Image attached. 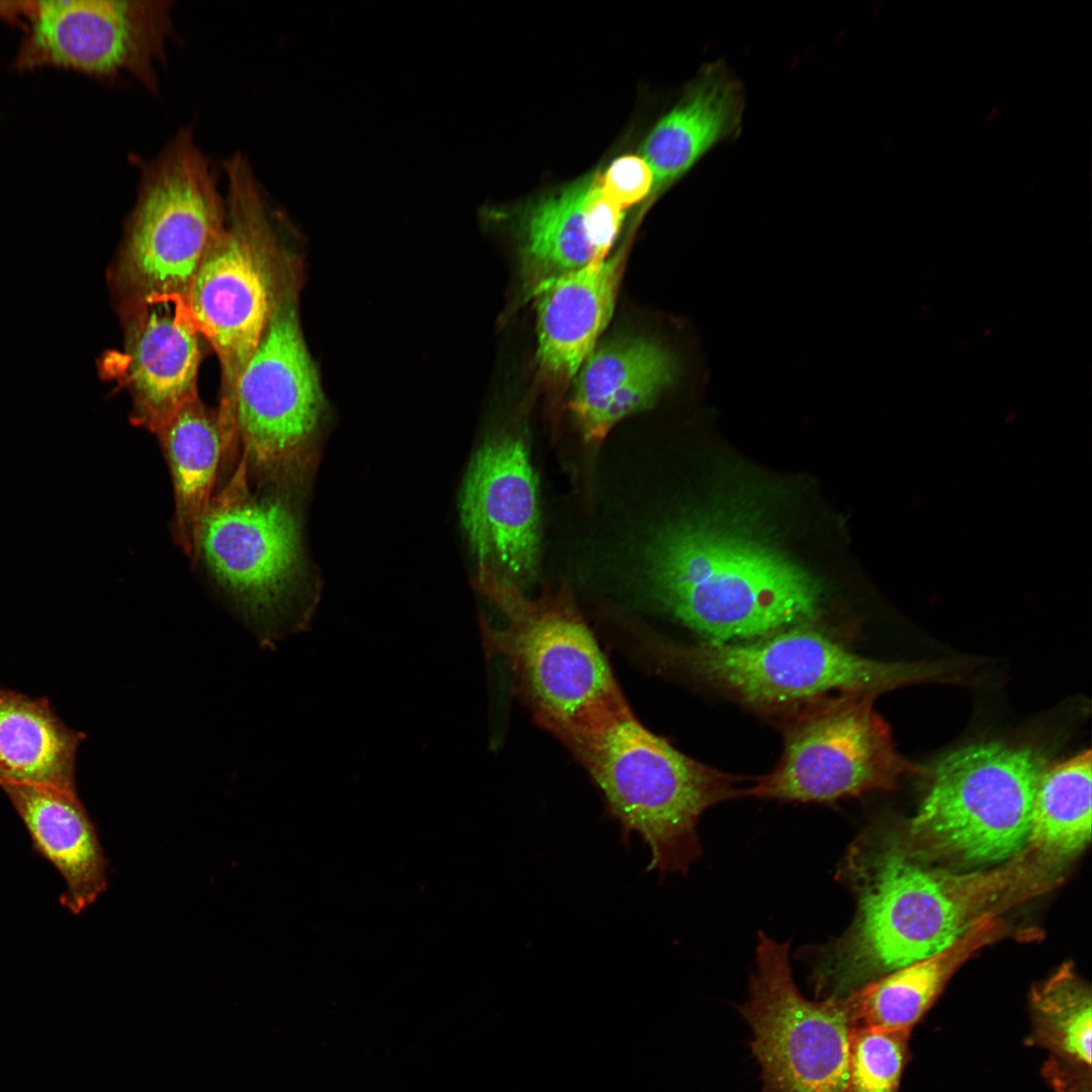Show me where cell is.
<instances>
[{"label": "cell", "mask_w": 1092, "mask_h": 1092, "mask_svg": "<svg viewBox=\"0 0 1092 1092\" xmlns=\"http://www.w3.org/2000/svg\"><path fill=\"white\" fill-rule=\"evenodd\" d=\"M836 879L853 893L856 911L839 936L810 948L811 979L822 999L929 957L983 918L1057 882L1024 849L997 867L950 871L882 825L849 845Z\"/></svg>", "instance_id": "6da1fadb"}, {"label": "cell", "mask_w": 1092, "mask_h": 1092, "mask_svg": "<svg viewBox=\"0 0 1092 1092\" xmlns=\"http://www.w3.org/2000/svg\"><path fill=\"white\" fill-rule=\"evenodd\" d=\"M655 597L711 642L751 641L810 619L821 589L802 566L722 514L665 525L647 550Z\"/></svg>", "instance_id": "7a4b0ae2"}, {"label": "cell", "mask_w": 1092, "mask_h": 1092, "mask_svg": "<svg viewBox=\"0 0 1092 1092\" xmlns=\"http://www.w3.org/2000/svg\"><path fill=\"white\" fill-rule=\"evenodd\" d=\"M564 744L603 793L620 841L628 844L636 833L650 849L648 872L687 874L702 854L701 816L745 794L739 778L678 751L645 728L629 705Z\"/></svg>", "instance_id": "3957f363"}, {"label": "cell", "mask_w": 1092, "mask_h": 1092, "mask_svg": "<svg viewBox=\"0 0 1092 1092\" xmlns=\"http://www.w3.org/2000/svg\"><path fill=\"white\" fill-rule=\"evenodd\" d=\"M476 584L507 620L486 631L488 646L507 659L543 727L564 742L628 705L566 582L530 599L478 568Z\"/></svg>", "instance_id": "277c9868"}, {"label": "cell", "mask_w": 1092, "mask_h": 1092, "mask_svg": "<svg viewBox=\"0 0 1092 1092\" xmlns=\"http://www.w3.org/2000/svg\"><path fill=\"white\" fill-rule=\"evenodd\" d=\"M652 647L662 664L766 710L793 709L839 694L878 696L912 684L948 679L953 672L945 663L871 659L806 628L744 643L655 639Z\"/></svg>", "instance_id": "5b68a950"}, {"label": "cell", "mask_w": 1092, "mask_h": 1092, "mask_svg": "<svg viewBox=\"0 0 1092 1092\" xmlns=\"http://www.w3.org/2000/svg\"><path fill=\"white\" fill-rule=\"evenodd\" d=\"M1048 767L1029 746L979 743L947 753L908 825L907 844L964 866L1005 862L1026 846L1038 781Z\"/></svg>", "instance_id": "8992f818"}, {"label": "cell", "mask_w": 1092, "mask_h": 1092, "mask_svg": "<svg viewBox=\"0 0 1092 1092\" xmlns=\"http://www.w3.org/2000/svg\"><path fill=\"white\" fill-rule=\"evenodd\" d=\"M228 219L207 250L186 302L221 369V433L236 435L234 398L238 378L268 323L278 290L272 264V232L263 189L242 154L223 162Z\"/></svg>", "instance_id": "52a82bcc"}, {"label": "cell", "mask_w": 1092, "mask_h": 1092, "mask_svg": "<svg viewBox=\"0 0 1092 1092\" xmlns=\"http://www.w3.org/2000/svg\"><path fill=\"white\" fill-rule=\"evenodd\" d=\"M213 168L182 127L148 161L112 280L126 302L150 295L184 298L225 221Z\"/></svg>", "instance_id": "ba28073f"}, {"label": "cell", "mask_w": 1092, "mask_h": 1092, "mask_svg": "<svg viewBox=\"0 0 1092 1092\" xmlns=\"http://www.w3.org/2000/svg\"><path fill=\"white\" fill-rule=\"evenodd\" d=\"M875 697L839 694L795 708L784 726L780 761L745 793L827 803L892 790L906 774L921 770L898 753Z\"/></svg>", "instance_id": "9c48e42d"}, {"label": "cell", "mask_w": 1092, "mask_h": 1092, "mask_svg": "<svg viewBox=\"0 0 1092 1092\" xmlns=\"http://www.w3.org/2000/svg\"><path fill=\"white\" fill-rule=\"evenodd\" d=\"M789 953V941L758 933L749 997L739 1008L752 1030L761 1092H845L858 1027L853 995L807 999L795 984Z\"/></svg>", "instance_id": "30bf717a"}, {"label": "cell", "mask_w": 1092, "mask_h": 1092, "mask_svg": "<svg viewBox=\"0 0 1092 1092\" xmlns=\"http://www.w3.org/2000/svg\"><path fill=\"white\" fill-rule=\"evenodd\" d=\"M18 70L72 69L100 80L126 74L159 90V66L175 34L169 0L30 1Z\"/></svg>", "instance_id": "8fae6325"}, {"label": "cell", "mask_w": 1092, "mask_h": 1092, "mask_svg": "<svg viewBox=\"0 0 1092 1092\" xmlns=\"http://www.w3.org/2000/svg\"><path fill=\"white\" fill-rule=\"evenodd\" d=\"M322 394L291 294L276 293L262 337L235 389L234 418L248 468L264 477L299 457L318 419Z\"/></svg>", "instance_id": "7c38bea8"}, {"label": "cell", "mask_w": 1092, "mask_h": 1092, "mask_svg": "<svg viewBox=\"0 0 1092 1092\" xmlns=\"http://www.w3.org/2000/svg\"><path fill=\"white\" fill-rule=\"evenodd\" d=\"M200 553L216 578L250 611L277 608L299 559V529L291 509L275 496L253 493L246 458L210 500Z\"/></svg>", "instance_id": "4fadbf2b"}, {"label": "cell", "mask_w": 1092, "mask_h": 1092, "mask_svg": "<svg viewBox=\"0 0 1092 1092\" xmlns=\"http://www.w3.org/2000/svg\"><path fill=\"white\" fill-rule=\"evenodd\" d=\"M460 515L478 568L519 588L534 579L540 560L539 492L522 434L500 433L478 449L463 482Z\"/></svg>", "instance_id": "5bb4252c"}, {"label": "cell", "mask_w": 1092, "mask_h": 1092, "mask_svg": "<svg viewBox=\"0 0 1092 1092\" xmlns=\"http://www.w3.org/2000/svg\"><path fill=\"white\" fill-rule=\"evenodd\" d=\"M126 303L123 350L104 359V370L128 390L132 422L157 433L197 396L200 332L180 295H150Z\"/></svg>", "instance_id": "9a60e30c"}, {"label": "cell", "mask_w": 1092, "mask_h": 1092, "mask_svg": "<svg viewBox=\"0 0 1092 1092\" xmlns=\"http://www.w3.org/2000/svg\"><path fill=\"white\" fill-rule=\"evenodd\" d=\"M681 376L663 344L622 337L596 347L581 364L568 403L585 443L597 445L623 419L652 406Z\"/></svg>", "instance_id": "2e32d148"}, {"label": "cell", "mask_w": 1092, "mask_h": 1092, "mask_svg": "<svg viewBox=\"0 0 1092 1092\" xmlns=\"http://www.w3.org/2000/svg\"><path fill=\"white\" fill-rule=\"evenodd\" d=\"M624 251L549 280L532 292L537 359L558 380L575 376L612 317Z\"/></svg>", "instance_id": "e0dca14e"}, {"label": "cell", "mask_w": 1092, "mask_h": 1092, "mask_svg": "<svg viewBox=\"0 0 1092 1092\" xmlns=\"http://www.w3.org/2000/svg\"><path fill=\"white\" fill-rule=\"evenodd\" d=\"M35 852L61 875L60 903L80 914L107 889V859L77 793L34 785L1 786Z\"/></svg>", "instance_id": "ac0fdd59"}, {"label": "cell", "mask_w": 1092, "mask_h": 1092, "mask_svg": "<svg viewBox=\"0 0 1092 1092\" xmlns=\"http://www.w3.org/2000/svg\"><path fill=\"white\" fill-rule=\"evenodd\" d=\"M744 104L743 87L725 64L705 66L642 145L641 156L653 174V191L670 185L711 148L735 135Z\"/></svg>", "instance_id": "d6986e66"}, {"label": "cell", "mask_w": 1092, "mask_h": 1092, "mask_svg": "<svg viewBox=\"0 0 1092 1092\" xmlns=\"http://www.w3.org/2000/svg\"><path fill=\"white\" fill-rule=\"evenodd\" d=\"M1003 931L997 915H989L945 948L851 992L858 1027L912 1031L954 972Z\"/></svg>", "instance_id": "ffe728a7"}, {"label": "cell", "mask_w": 1092, "mask_h": 1092, "mask_svg": "<svg viewBox=\"0 0 1092 1092\" xmlns=\"http://www.w3.org/2000/svg\"><path fill=\"white\" fill-rule=\"evenodd\" d=\"M82 738L47 699L0 688V787L34 785L76 793L75 758Z\"/></svg>", "instance_id": "44dd1931"}, {"label": "cell", "mask_w": 1092, "mask_h": 1092, "mask_svg": "<svg viewBox=\"0 0 1092 1092\" xmlns=\"http://www.w3.org/2000/svg\"><path fill=\"white\" fill-rule=\"evenodd\" d=\"M157 434L173 477L174 536L186 554L198 558L202 524L222 454L218 417L195 396L182 404Z\"/></svg>", "instance_id": "7402d4cb"}, {"label": "cell", "mask_w": 1092, "mask_h": 1092, "mask_svg": "<svg viewBox=\"0 0 1092 1092\" xmlns=\"http://www.w3.org/2000/svg\"><path fill=\"white\" fill-rule=\"evenodd\" d=\"M1090 749L1046 767L1035 792L1026 852L1059 876L1091 838Z\"/></svg>", "instance_id": "603a6c76"}, {"label": "cell", "mask_w": 1092, "mask_h": 1092, "mask_svg": "<svg viewBox=\"0 0 1092 1092\" xmlns=\"http://www.w3.org/2000/svg\"><path fill=\"white\" fill-rule=\"evenodd\" d=\"M596 172L531 203L521 217L522 265L531 292L594 261L583 200Z\"/></svg>", "instance_id": "cb8c5ba5"}, {"label": "cell", "mask_w": 1092, "mask_h": 1092, "mask_svg": "<svg viewBox=\"0 0 1092 1092\" xmlns=\"http://www.w3.org/2000/svg\"><path fill=\"white\" fill-rule=\"evenodd\" d=\"M1029 1011L1026 1045L1046 1051L1049 1059L1091 1068V989L1072 964L1032 987Z\"/></svg>", "instance_id": "d4e9b609"}, {"label": "cell", "mask_w": 1092, "mask_h": 1092, "mask_svg": "<svg viewBox=\"0 0 1092 1092\" xmlns=\"http://www.w3.org/2000/svg\"><path fill=\"white\" fill-rule=\"evenodd\" d=\"M910 1030L857 1027L851 1038L845 1092H900Z\"/></svg>", "instance_id": "484cf974"}, {"label": "cell", "mask_w": 1092, "mask_h": 1092, "mask_svg": "<svg viewBox=\"0 0 1092 1092\" xmlns=\"http://www.w3.org/2000/svg\"><path fill=\"white\" fill-rule=\"evenodd\" d=\"M603 193L622 209L641 201L653 191L654 179L642 157L622 156L599 176Z\"/></svg>", "instance_id": "4316f807"}, {"label": "cell", "mask_w": 1092, "mask_h": 1092, "mask_svg": "<svg viewBox=\"0 0 1092 1092\" xmlns=\"http://www.w3.org/2000/svg\"><path fill=\"white\" fill-rule=\"evenodd\" d=\"M599 176L600 173L596 172L582 206L584 228L595 251L593 262H599L608 257L619 234L625 211L603 193Z\"/></svg>", "instance_id": "83f0119b"}, {"label": "cell", "mask_w": 1092, "mask_h": 1092, "mask_svg": "<svg viewBox=\"0 0 1092 1092\" xmlns=\"http://www.w3.org/2000/svg\"><path fill=\"white\" fill-rule=\"evenodd\" d=\"M1042 1074L1056 1092H1091V1068L1077 1067L1049 1059Z\"/></svg>", "instance_id": "f1b7e54d"}, {"label": "cell", "mask_w": 1092, "mask_h": 1092, "mask_svg": "<svg viewBox=\"0 0 1092 1092\" xmlns=\"http://www.w3.org/2000/svg\"><path fill=\"white\" fill-rule=\"evenodd\" d=\"M30 1H0V18L16 21L26 17Z\"/></svg>", "instance_id": "f546056e"}]
</instances>
